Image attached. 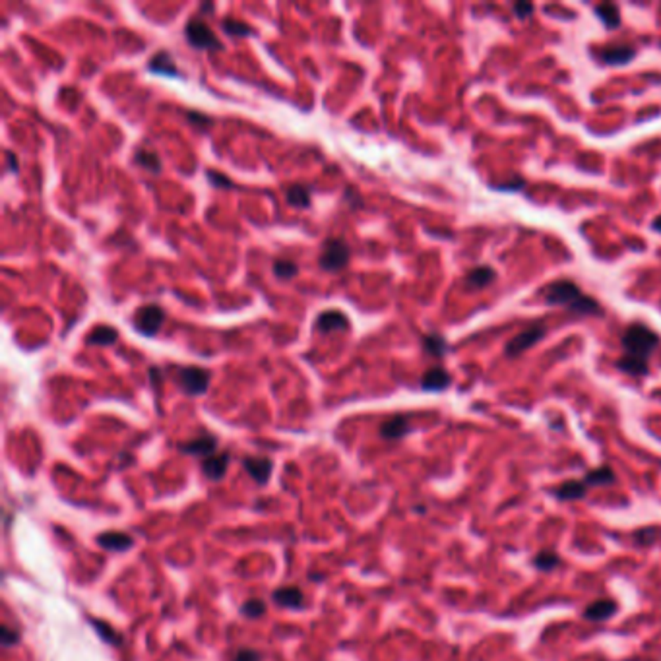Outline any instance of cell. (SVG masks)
Listing matches in <instances>:
<instances>
[{"instance_id":"1","label":"cell","mask_w":661,"mask_h":661,"mask_svg":"<svg viewBox=\"0 0 661 661\" xmlns=\"http://www.w3.org/2000/svg\"><path fill=\"white\" fill-rule=\"evenodd\" d=\"M543 299L547 304H560V307H568V311L574 314H582V316H596L599 314V304L590 299L588 295H584L578 285L568 281V279H560V281H553L549 285L543 289Z\"/></svg>"},{"instance_id":"2","label":"cell","mask_w":661,"mask_h":661,"mask_svg":"<svg viewBox=\"0 0 661 661\" xmlns=\"http://www.w3.org/2000/svg\"><path fill=\"white\" fill-rule=\"evenodd\" d=\"M657 345H660L657 334L648 326H642V324L627 328L622 334V347H624L622 355H629V357L650 361V355L657 349Z\"/></svg>"},{"instance_id":"3","label":"cell","mask_w":661,"mask_h":661,"mask_svg":"<svg viewBox=\"0 0 661 661\" xmlns=\"http://www.w3.org/2000/svg\"><path fill=\"white\" fill-rule=\"evenodd\" d=\"M349 262V247L342 239H328L320 252L319 264L322 270L340 271Z\"/></svg>"},{"instance_id":"4","label":"cell","mask_w":661,"mask_h":661,"mask_svg":"<svg viewBox=\"0 0 661 661\" xmlns=\"http://www.w3.org/2000/svg\"><path fill=\"white\" fill-rule=\"evenodd\" d=\"M210 373L202 366H183L179 368L177 373V380L179 386L186 392L188 396H202L206 394L207 386H210Z\"/></svg>"},{"instance_id":"5","label":"cell","mask_w":661,"mask_h":661,"mask_svg":"<svg viewBox=\"0 0 661 661\" xmlns=\"http://www.w3.org/2000/svg\"><path fill=\"white\" fill-rule=\"evenodd\" d=\"M184 37L188 39L192 47L198 49H222V41L217 39L214 32L210 30L206 22H202L198 18H192L191 22L184 27Z\"/></svg>"},{"instance_id":"6","label":"cell","mask_w":661,"mask_h":661,"mask_svg":"<svg viewBox=\"0 0 661 661\" xmlns=\"http://www.w3.org/2000/svg\"><path fill=\"white\" fill-rule=\"evenodd\" d=\"M165 320V312L158 304H143L134 312V326L143 335H155Z\"/></svg>"},{"instance_id":"7","label":"cell","mask_w":661,"mask_h":661,"mask_svg":"<svg viewBox=\"0 0 661 661\" xmlns=\"http://www.w3.org/2000/svg\"><path fill=\"white\" fill-rule=\"evenodd\" d=\"M545 334H547V328L543 326V324H534V326L522 330V332L506 345V355H508V357H514V355L524 353V351H527L530 347H534L535 343L539 342Z\"/></svg>"},{"instance_id":"8","label":"cell","mask_w":661,"mask_h":661,"mask_svg":"<svg viewBox=\"0 0 661 661\" xmlns=\"http://www.w3.org/2000/svg\"><path fill=\"white\" fill-rule=\"evenodd\" d=\"M243 468L248 471V475L255 479L258 485H266L270 481L271 470H274V463L270 458H264V456H250L243 460Z\"/></svg>"},{"instance_id":"9","label":"cell","mask_w":661,"mask_h":661,"mask_svg":"<svg viewBox=\"0 0 661 661\" xmlns=\"http://www.w3.org/2000/svg\"><path fill=\"white\" fill-rule=\"evenodd\" d=\"M97 545L103 547L105 551H115V553H122L128 551L134 545V539L124 532H103V534L97 535Z\"/></svg>"},{"instance_id":"10","label":"cell","mask_w":661,"mask_h":661,"mask_svg":"<svg viewBox=\"0 0 661 661\" xmlns=\"http://www.w3.org/2000/svg\"><path fill=\"white\" fill-rule=\"evenodd\" d=\"M274 603L279 607H285V609H303L304 607V596L303 591L295 588V586H285V588H279L271 593Z\"/></svg>"},{"instance_id":"11","label":"cell","mask_w":661,"mask_h":661,"mask_svg":"<svg viewBox=\"0 0 661 661\" xmlns=\"http://www.w3.org/2000/svg\"><path fill=\"white\" fill-rule=\"evenodd\" d=\"M227 468H229V454H227V452L207 456V458H204V462H202L204 475H206L207 479H212V481L224 479L225 473H227Z\"/></svg>"},{"instance_id":"12","label":"cell","mask_w":661,"mask_h":661,"mask_svg":"<svg viewBox=\"0 0 661 661\" xmlns=\"http://www.w3.org/2000/svg\"><path fill=\"white\" fill-rule=\"evenodd\" d=\"M181 452L184 454H191V456H212L215 452V448H217V440H215L212 435H202V437H196L188 440V442H183L181 444Z\"/></svg>"},{"instance_id":"13","label":"cell","mask_w":661,"mask_h":661,"mask_svg":"<svg viewBox=\"0 0 661 661\" xmlns=\"http://www.w3.org/2000/svg\"><path fill=\"white\" fill-rule=\"evenodd\" d=\"M349 326V320L347 316L340 311H326L319 314L316 319V330L322 334H332L338 330H347Z\"/></svg>"},{"instance_id":"14","label":"cell","mask_w":661,"mask_h":661,"mask_svg":"<svg viewBox=\"0 0 661 661\" xmlns=\"http://www.w3.org/2000/svg\"><path fill=\"white\" fill-rule=\"evenodd\" d=\"M450 383H452V378H450V375L442 366H432L423 375L421 388L427 392H440L448 388Z\"/></svg>"},{"instance_id":"15","label":"cell","mask_w":661,"mask_h":661,"mask_svg":"<svg viewBox=\"0 0 661 661\" xmlns=\"http://www.w3.org/2000/svg\"><path fill=\"white\" fill-rule=\"evenodd\" d=\"M615 613H617V603L615 601H611V599H599V601H593V603L586 607L584 619L593 622H603L607 619H611Z\"/></svg>"},{"instance_id":"16","label":"cell","mask_w":661,"mask_h":661,"mask_svg":"<svg viewBox=\"0 0 661 661\" xmlns=\"http://www.w3.org/2000/svg\"><path fill=\"white\" fill-rule=\"evenodd\" d=\"M407 432H409V423L402 415H396V417H392L380 425V435L388 440H398V438L406 437Z\"/></svg>"},{"instance_id":"17","label":"cell","mask_w":661,"mask_h":661,"mask_svg":"<svg viewBox=\"0 0 661 661\" xmlns=\"http://www.w3.org/2000/svg\"><path fill=\"white\" fill-rule=\"evenodd\" d=\"M555 496L560 501H578L584 499L588 493V485L584 481H566L563 485H558L555 491Z\"/></svg>"},{"instance_id":"18","label":"cell","mask_w":661,"mask_h":661,"mask_svg":"<svg viewBox=\"0 0 661 661\" xmlns=\"http://www.w3.org/2000/svg\"><path fill=\"white\" fill-rule=\"evenodd\" d=\"M150 70L155 72V74H163V76H179V70H177L175 63H173V58L165 53V51H160V53H155V55L150 58Z\"/></svg>"},{"instance_id":"19","label":"cell","mask_w":661,"mask_h":661,"mask_svg":"<svg viewBox=\"0 0 661 661\" xmlns=\"http://www.w3.org/2000/svg\"><path fill=\"white\" fill-rule=\"evenodd\" d=\"M634 55H636V51L632 47H627V45H621V47H607L599 53V56H601L607 64H627L629 60L634 58Z\"/></svg>"},{"instance_id":"20","label":"cell","mask_w":661,"mask_h":661,"mask_svg":"<svg viewBox=\"0 0 661 661\" xmlns=\"http://www.w3.org/2000/svg\"><path fill=\"white\" fill-rule=\"evenodd\" d=\"M617 366L621 368L622 373L632 376H644L648 375V371H650L648 361H640V359L629 357V355H622V357L617 361Z\"/></svg>"},{"instance_id":"21","label":"cell","mask_w":661,"mask_h":661,"mask_svg":"<svg viewBox=\"0 0 661 661\" xmlns=\"http://www.w3.org/2000/svg\"><path fill=\"white\" fill-rule=\"evenodd\" d=\"M117 338H119V332L111 326H97L94 332H89L88 334V343H94V345H111V343L117 342Z\"/></svg>"},{"instance_id":"22","label":"cell","mask_w":661,"mask_h":661,"mask_svg":"<svg viewBox=\"0 0 661 661\" xmlns=\"http://www.w3.org/2000/svg\"><path fill=\"white\" fill-rule=\"evenodd\" d=\"M287 202L299 210H304V207L311 206V194L301 184H293L287 188Z\"/></svg>"},{"instance_id":"23","label":"cell","mask_w":661,"mask_h":661,"mask_svg":"<svg viewBox=\"0 0 661 661\" xmlns=\"http://www.w3.org/2000/svg\"><path fill=\"white\" fill-rule=\"evenodd\" d=\"M615 481V473L611 468H598V470H591L586 473V479H584V483L586 485H609V483H613Z\"/></svg>"},{"instance_id":"24","label":"cell","mask_w":661,"mask_h":661,"mask_svg":"<svg viewBox=\"0 0 661 661\" xmlns=\"http://www.w3.org/2000/svg\"><path fill=\"white\" fill-rule=\"evenodd\" d=\"M136 163H140L143 169H148V171H152V173H160L161 169V160L160 155L152 150H146V148H140L138 152H136Z\"/></svg>"},{"instance_id":"25","label":"cell","mask_w":661,"mask_h":661,"mask_svg":"<svg viewBox=\"0 0 661 661\" xmlns=\"http://www.w3.org/2000/svg\"><path fill=\"white\" fill-rule=\"evenodd\" d=\"M596 14L607 27H617V25L621 24V14H619V8L615 4H609V2L599 4L598 8H596Z\"/></svg>"},{"instance_id":"26","label":"cell","mask_w":661,"mask_h":661,"mask_svg":"<svg viewBox=\"0 0 661 661\" xmlns=\"http://www.w3.org/2000/svg\"><path fill=\"white\" fill-rule=\"evenodd\" d=\"M494 278V270L493 268H485V266H481V268H475V270H471L468 274V283L471 287H485L489 285Z\"/></svg>"},{"instance_id":"27","label":"cell","mask_w":661,"mask_h":661,"mask_svg":"<svg viewBox=\"0 0 661 661\" xmlns=\"http://www.w3.org/2000/svg\"><path fill=\"white\" fill-rule=\"evenodd\" d=\"M558 565H560V558H558L555 551H541L534 558V566L537 570H543V572H549L553 568H557Z\"/></svg>"},{"instance_id":"28","label":"cell","mask_w":661,"mask_h":661,"mask_svg":"<svg viewBox=\"0 0 661 661\" xmlns=\"http://www.w3.org/2000/svg\"><path fill=\"white\" fill-rule=\"evenodd\" d=\"M89 622H91V627L96 629L97 634L103 638L107 644L120 646V636L117 634V632H115V629H113V627H109L107 622L99 621V619H89Z\"/></svg>"},{"instance_id":"29","label":"cell","mask_w":661,"mask_h":661,"mask_svg":"<svg viewBox=\"0 0 661 661\" xmlns=\"http://www.w3.org/2000/svg\"><path fill=\"white\" fill-rule=\"evenodd\" d=\"M423 345H425V349L429 351L430 355H435V357H440V355H442V353H447V349H448L444 338L438 334L425 335V338H423Z\"/></svg>"},{"instance_id":"30","label":"cell","mask_w":661,"mask_h":661,"mask_svg":"<svg viewBox=\"0 0 661 661\" xmlns=\"http://www.w3.org/2000/svg\"><path fill=\"white\" fill-rule=\"evenodd\" d=\"M222 27H224L225 33H229V35H239V37H247L252 33V27L247 24H243L239 20H233V18H225L224 22H222Z\"/></svg>"},{"instance_id":"31","label":"cell","mask_w":661,"mask_h":661,"mask_svg":"<svg viewBox=\"0 0 661 661\" xmlns=\"http://www.w3.org/2000/svg\"><path fill=\"white\" fill-rule=\"evenodd\" d=\"M271 270H274V276H276V278L289 279L293 278V276H297L299 268H297V264L293 262V260H276Z\"/></svg>"},{"instance_id":"32","label":"cell","mask_w":661,"mask_h":661,"mask_svg":"<svg viewBox=\"0 0 661 661\" xmlns=\"http://www.w3.org/2000/svg\"><path fill=\"white\" fill-rule=\"evenodd\" d=\"M240 613L248 617V619H260L264 613H266V605H264V601L260 599H248L245 601L243 605H240Z\"/></svg>"},{"instance_id":"33","label":"cell","mask_w":661,"mask_h":661,"mask_svg":"<svg viewBox=\"0 0 661 661\" xmlns=\"http://www.w3.org/2000/svg\"><path fill=\"white\" fill-rule=\"evenodd\" d=\"M262 653L252 648H243L239 652L233 655V661H262Z\"/></svg>"},{"instance_id":"34","label":"cell","mask_w":661,"mask_h":661,"mask_svg":"<svg viewBox=\"0 0 661 661\" xmlns=\"http://www.w3.org/2000/svg\"><path fill=\"white\" fill-rule=\"evenodd\" d=\"M0 640H2V644L10 648V646L18 644V640H20V634H18L16 630H10V627L6 624H2L0 627Z\"/></svg>"},{"instance_id":"35","label":"cell","mask_w":661,"mask_h":661,"mask_svg":"<svg viewBox=\"0 0 661 661\" xmlns=\"http://www.w3.org/2000/svg\"><path fill=\"white\" fill-rule=\"evenodd\" d=\"M207 179H210V183L215 184V186H222V188H229V186H233L231 181H229L227 177L222 175V173H215V171H207Z\"/></svg>"},{"instance_id":"36","label":"cell","mask_w":661,"mask_h":661,"mask_svg":"<svg viewBox=\"0 0 661 661\" xmlns=\"http://www.w3.org/2000/svg\"><path fill=\"white\" fill-rule=\"evenodd\" d=\"M532 10H534L532 4H514V12H516L520 18L530 16V12H532Z\"/></svg>"},{"instance_id":"37","label":"cell","mask_w":661,"mask_h":661,"mask_svg":"<svg viewBox=\"0 0 661 661\" xmlns=\"http://www.w3.org/2000/svg\"><path fill=\"white\" fill-rule=\"evenodd\" d=\"M6 160H8V163H10V171H12V173H18V167H20V165H18L16 155H14L12 152H6Z\"/></svg>"},{"instance_id":"38","label":"cell","mask_w":661,"mask_h":661,"mask_svg":"<svg viewBox=\"0 0 661 661\" xmlns=\"http://www.w3.org/2000/svg\"><path fill=\"white\" fill-rule=\"evenodd\" d=\"M652 227H653V229H655V231H660V233H661V217H657V219L653 222Z\"/></svg>"}]
</instances>
